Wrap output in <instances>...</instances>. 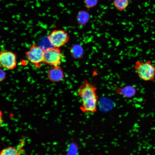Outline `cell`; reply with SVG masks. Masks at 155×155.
I'll return each mask as SVG.
<instances>
[{
    "label": "cell",
    "instance_id": "6da1fadb",
    "mask_svg": "<svg viewBox=\"0 0 155 155\" xmlns=\"http://www.w3.org/2000/svg\"><path fill=\"white\" fill-rule=\"evenodd\" d=\"M97 90L95 85L86 80L77 89V95L82 101L80 108L83 113H94L97 111L98 99Z\"/></svg>",
    "mask_w": 155,
    "mask_h": 155
},
{
    "label": "cell",
    "instance_id": "7a4b0ae2",
    "mask_svg": "<svg viewBox=\"0 0 155 155\" xmlns=\"http://www.w3.org/2000/svg\"><path fill=\"white\" fill-rule=\"evenodd\" d=\"M139 78L146 82L153 81L155 78V65L148 60L145 62L136 61L133 66Z\"/></svg>",
    "mask_w": 155,
    "mask_h": 155
},
{
    "label": "cell",
    "instance_id": "3957f363",
    "mask_svg": "<svg viewBox=\"0 0 155 155\" xmlns=\"http://www.w3.org/2000/svg\"><path fill=\"white\" fill-rule=\"evenodd\" d=\"M64 55L59 48L48 47L44 50L43 64L53 67L60 66Z\"/></svg>",
    "mask_w": 155,
    "mask_h": 155
},
{
    "label": "cell",
    "instance_id": "277c9868",
    "mask_svg": "<svg viewBox=\"0 0 155 155\" xmlns=\"http://www.w3.org/2000/svg\"><path fill=\"white\" fill-rule=\"evenodd\" d=\"M44 53V50L41 46L32 44L25 54L28 60L34 65L36 68H39L43 64Z\"/></svg>",
    "mask_w": 155,
    "mask_h": 155
},
{
    "label": "cell",
    "instance_id": "5b68a950",
    "mask_svg": "<svg viewBox=\"0 0 155 155\" xmlns=\"http://www.w3.org/2000/svg\"><path fill=\"white\" fill-rule=\"evenodd\" d=\"M49 42L53 47L59 48L67 43L69 40L68 33L63 30H55L48 36Z\"/></svg>",
    "mask_w": 155,
    "mask_h": 155
},
{
    "label": "cell",
    "instance_id": "8992f818",
    "mask_svg": "<svg viewBox=\"0 0 155 155\" xmlns=\"http://www.w3.org/2000/svg\"><path fill=\"white\" fill-rule=\"evenodd\" d=\"M17 55L12 51H4L0 53L1 67L8 70H12L17 65Z\"/></svg>",
    "mask_w": 155,
    "mask_h": 155
},
{
    "label": "cell",
    "instance_id": "52a82bcc",
    "mask_svg": "<svg viewBox=\"0 0 155 155\" xmlns=\"http://www.w3.org/2000/svg\"><path fill=\"white\" fill-rule=\"evenodd\" d=\"M47 76L49 80L53 82H60L65 78L63 71L60 66L53 67L49 69Z\"/></svg>",
    "mask_w": 155,
    "mask_h": 155
},
{
    "label": "cell",
    "instance_id": "ba28073f",
    "mask_svg": "<svg viewBox=\"0 0 155 155\" xmlns=\"http://www.w3.org/2000/svg\"><path fill=\"white\" fill-rule=\"evenodd\" d=\"M25 140H21L17 147L9 146L3 148L0 152V155H20L23 151V148Z\"/></svg>",
    "mask_w": 155,
    "mask_h": 155
},
{
    "label": "cell",
    "instance_id": "9c48e42d",
    "mask_svg": "<svg viewBox=\"0 0 155 155\" xmlns=\"http://www.w3.org/2000/svg\"><path fill=\"white\" fill-rule=\"evenodd\" d=\"M115 92L116 94L126 98H131L134 96L136 92V89L133 86L127 85L120 87L115 86Z\"/></svg>",
    "mask_w": 155,
    "mask_h": 155
},
{
    "label": "cell",
    "instance_id": "30bf717a",
    "mask_svg": "<svg viewBox=\"0 0 155 155\" xmlns=\"http://www.w3.org/2000/svg\"><path fill=\"white\" fill-rule=\"evenodd\" d=\"M90 16L87 11L81 10L79 11L77 16L76 20L78 24L80 26H84L89 21Z\"/></svg>",
    "mask_w": 155,
    "mask_h": 155
},
{
    "label": "cell",
    "instance_id": "8fae6325",
    "mask_svg": "<svg viewBox=\"0 0 155 155\" xmlns=\"http://www.w3.org/2000/svg\"><path fill=\"white\" fill-rule=\"evenodd\" d=\"M113 4L118 10L122 11L125 10L129 5V0H114Z\"/></svg>",
    "mask_w": 155,
    "mask_h": 155
},
{
    "label": "cell",
    "instance_id": "7c38bea8",
    "mask_svg": "<svg viewBox=\"0 0 155 155\" xmlns=\"http://www.w3.org/2000/svg\"><path fill=\"white\" fill-rule=\"evenodd\" d=\"M82 48L79 45H74L71 48V55L75 58L80 57L82 55Z\"/></svg>",
    "mask_w": 155,
    "mask_h": 155
},
{
    "label": "cell",
    "instance_id": "4fadbf2b",
    "mask_svg": "<svg viewBox=\"0 0 155 155\" xmlns=\"http://www.w3.org/2000/svg\"><path fill=\"white\" fill-rule=\"evenodd\" d=\"M68 152L66 155H77L78 148L77 144L75 142H72L69 145Z\"/></svg>",
    "mask_w": 155,
    "mask_h": 155
},
{
    "label": "cell",
    "instance_id": "5bb4252c",
    "mask_svg": "<svg viewBox=\"0 0 155 155\" xmlns=\"http://www.w3.org/2000/svg\"><path fill=\"white\" fill-rule=\"evenodd\" d=\"M98 0H84L85 6L88 9L94 7L97 5Z\"/></svg>",
    "mask_w": 155,
    "mask_h": 155
}]
</instances>
